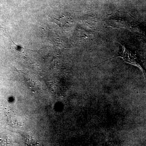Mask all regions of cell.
<instances>
[{
    "instance_id": "1",
    "label": "cell",
    "mask_w": 146,
    "mask_h": 146,
    "mask_svg": "<svg viewBox=\"0 0 146 146\" xmlns=\"http://www.w3.org/2000/svg\"><path fill=\"white\" fill-rule=\"evenodd\" d=\"M121 45L123 48V50L117 56L111 58H110L108 60L104 61L101 63L107 61V60L112 59V58H115L116 57H119L121 58L127 63H129V64H131V65H135V66H137V67L140 68L143 73L144 76H145V78L146 79V70L145 69V67H144V65L141 62V60L138 58L137 55L136 54H134V53L132 52L127 48L125 47V46L124 45L122 44H121Z\"/></svg>"
}]
</instances>
